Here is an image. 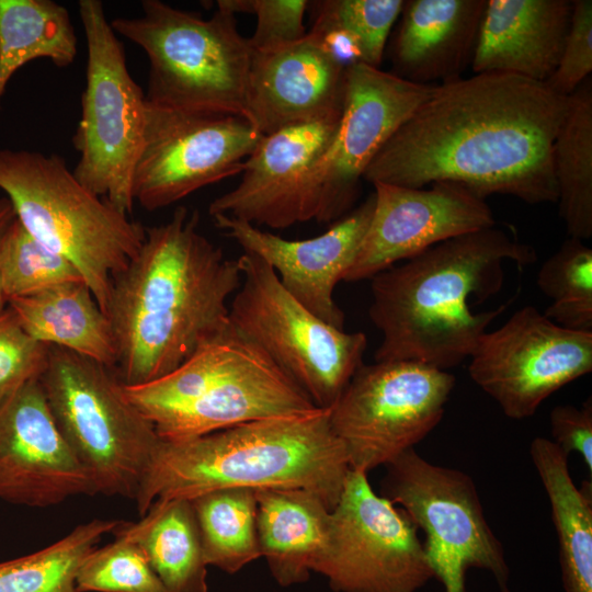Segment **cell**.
Masks as SVG:
<instances>
[{
	"label": "cell",
	"instance_id": "cell-1",
	"mask_svg": "<svg viewBox=\"0 0 592 592\" xmlns=\"http://www.w3.org/2000/svg\"><path fill=\"white\" fill-rule=\"evenodd\" d=\"M569 96L502 72L437 84L398 127L363 180L406 187L457 183L478 197L557 202L554 143Z\"/></svg>",
	"mask_w": 592,
	"mask_h": 592
},
{
	"label": "cell",
	"instance_id": "cell-2",
	"mask_svg": "<svg viewBox=\"0 0 592 592\" xmlns=\"http://www.w3.org/2000/svg\"><path fill=\"white\" fill-rule=\"evenodd\" d=\"M198 220L180 206L146 227L139 251L113 280L106 315L125 386L170 374L229 323L240 266L198 231Z\"/></svg>",
	"mask_w": 592,
	"mask_h": 592
},
{
	"label": "cell",
	"instance_id": "cell-3",
	"mask_svg": "<svg viewBox=\"0 0 592 592\" xmlns=\"http://www.w3.org/2000/svg\"><path fill=\"white\" fill-rule=\"evenodd\" d=\"M536 261L535 250L491 227L440 242L373 276L368 315L382 333L375 362L417 361L447 371L474 352L506 305L476 314L498 293L503 264Z\"/></svg>",
	"mask_w": 592,
	"mask_h": 592
},
{
	"label": "cell",
	"instance_id": "cell-4",
	"mask_svg": "<svg viewBox=\"0 0 592 592\" xmlns=\"http://www.w3.org/2000/svg\"><path fill=\"white\" fill-rule=\"evenodd\" d=\"M351 470L329 410L246 422L206 435L161 440L134 500L139 515L157 500L225 488L304 489L332 510Z\"/></svg>",
	"mask_w": 592,
	"mask_h": 592
},
{
	"label": "cell",
	"instance_id": "cell-5",
	"mask_svg": "<svg viewBox=\"0 0 592 592\" xmlns=\"http://www.w3.org/2000/svg\"><path fill=\"white\" fill-rule=\"evenodd\" d=\"M123 390L163 441L319 409L230 320L170 374Z\"/></svg>",
	"mask_w": 592,
	"mask_h": 592
},
{
	"label": "cell",
	"instance_id": "cell-6",
	"mask_svg": "<svg viewBox=\"0 0 592 592\" xmlns=\"http://www.w3.org/2000/svg\"><path fill=\"white\" fill-rule=\"evenodd\" d=\"M0 190L25 230L73 263L106 315L113 280L139 251L146 227L89 191L55 153L0 150Z\"/></svg>",
	"mask_w": 592,
	"mask_h": 592
},
{
	"label": "cell",
	"instance_id": "cell-7",
	"mask_svg": "<svg viewBox=\"0 0 592 592\" xmlns=\"http://www.w3.org/2000/svg\"><path fill=\"white\" fill-rule=\"evenodd\" d=\"M141 15L116 18V34L149 60L146 101L156 106L247 118L252 58L236 15L217 5L209 19L160 0H143Z\"/></svg>",
	"mask_w": 592,
	"mask_h": 592
},
{
	"label": "cell",
	"instance_id": "cell-8",
	"mask_svg": "<svg viewBox=\"0 0 592 592\" xmlns=\"http://www.w3.org/2000/svg\"><path fill=\"white\" fill-rule=\"evenodd\" d=\"M38 380L57 426L96 492L134 501L161 439L127 399L117 375L91 358L48 345Z\"/></svg>",
	"mask_w": 592,
	"mask_h": 592
},
{
	"label": "cell",
	"instance_id": "cell-9",
	"mask_svg": "<svg viewBox=\"0 0 592 592\" xmlns=\"http://www.w3.org/2000/svg\"><path fill=\"white\" fill-rule=\"evenodd\" d=\"M78 7L88 60L73 135L79 160L72 172L89 191L129 215L136 204L133 180L144 140L146 95L129 73L103 3L80 0Z\"/></svg>",
	"mask_w": 592,
	"mask_h": 592
},
{
	"label": "cell",
	"instance_id": "cell-10",
	"mask_svg": "<svg viewBox=\"0 0 592 592\" xmlns=\"http://www.w3.org/2000/svg\"><path fill=\"white\" fill-rule=\"evenodd\" d=\"M237 260L241 283L229 306L230 322L317 408L331 409L364 364L366 335L346 332L314 315L258 255L243 252Z\"/></svg>",
	"mask_w": 592,
	"mask_h": 592
},
{
	"label": "cell",
	"instance_id": "cell-11",
	"mask_svg": "<svg viewBox=\"0 0 592 592\" xmlns=\"http://www.w3.org/2000/svg\"><path fill=\"white\" fill-rule=\"evenodd\" d=\"M386 468L379 494L423 531L425 554L445 592H467L466 573L471 568L487 570L501 592H511L503 546L469 475L433 464L414 448Z\"/></svg>",
	"mask_w": 592,
	"mask_h": 592
},
{
	"label": "cell",
	"instance_id": "cell-12",
	"mask_svg": "<svg viewBox=\"0 0 592 592\" xmlns=\"http://www.w3.org/2000/svg\"><path fill=\"white\" fill-rule=\"evenodd\" d=\"M454 386L451 373L417 361L363 364L329 409L351 469L368 474L414 448L441 422Z\"/></svg>",
	"mask_w": 592,
	"mask_h": 592
},
{
	"label": "cell",
	"instance_id": "cell-13",
	"mask_svg": "<svg viewBox=\"0 0 592 592\" xmlns=\"http://www.w3.org/2000/svg\"><path fill=\"white\" fill-rule=\"evenodd\" d=\"M314 572L334 592H418L435 578L412 520L352 469Z\"/></svg>",
	"mask_w": 592,
	"mask_h": 592
},
{
	"label": "cell",
	"instance_id": "cell-14",
	"mask_svg": "<svg viewBox=\"0 0 592 592\" xmlns=\"http://www.w3.org/2000/svg\"><path fill=\"white\" fill-rule=\"evenodd\" d=\"M262 134L244 117L192 113L147 102L134 172L135 203L147 210L242 172Z\"/></svg>",
	"mask_w": 592,
	"mask_h": 592
},
{
	"label": "cell",
	"instance_id": "cell-15",
	"mask_svg": "<svg viewBox=\"0 0 592 592\" xmlns=\"http://www.w3.org/2000/svg\"><path fill=\"white\" fill-rule=\"evenodd\" d=\"M473 382L511 419L532 417L550 395L592 371V332L563 328L533 306L486 331L471 353Z\"/></svg>",
	"mask_w": 592,
	"mask_h": 592
},
{
	"label": "cell",
	"instance_id": "cell-16",
	"mask_svg": "<svg viewBox=\"0 0 592 592\" xmlns=\"http://www.w3.org/2000/svg\"><path fill=\"white\" fill-rule=\"evenodd\" d=\"M436 86L362 62L348 66L340 123L314 177L316 221H337L349 212L369 163Z\"/></svg>",
	"mask_w": 592,
	"mask_h": 592
},
{
	"label": "cell",
	"instance_id": "cell-17",
	"mask_svg": "<svg viewBox=\"0 0 592 592\" xmlns=\"http://www.w3.org/2000/svg\"><path fill=\"white\" fill-rule=\"evenodd\" d=\"M425 187L374 183V213L355 261L343 281L357 282L468 232L494 227L486 200L441 181Z\"/></svg>",
	"mask_w": 592,
	"mask_h": 592
},
{
	"label": "cell",
	"instance_id": "cell-18",
	"mask_svg": "<svg viewBox=\"0 0 592 592\" xmlns=\"http://www.w3.org/2000/svg\"><path fill=\"white\" fill-rule=\"evenodd\" d=\"M340 118L263 135L244 160L238 185L209 204L210 217L226 216L272 229L316 219L314 177Z\"/></svg>",
	"mask_w": 592,
	"mask_h": 592
},
{
	"label": "cell",
	"instance_id": "cell-19",
	"mask_svg": "<svg viewBox=\"0 0 592 592\" xmlns=\"http://www.w3.org/2000/svg\"><path fill=\"white\" fill-rule=\"evenodd\" d=\"M96 493L57 426L38 378L0 403V500L47 508Z\"/></svg>",
	"mask_w": 592,
	"mask_h": 592
},
{
	"label": "cell",
	"instance_id": "cell-20",
	"mask_svg": "<svg viewBox=\"0 0 592 592\" xmlns=\"http://www.w3.org/2000/svg\"><path fill=\"white\" fill-rule=\"evenodd\" d=\"M374 193L323 234L304 240H288L262 231L247 221L214 216L213 221L229 238L266 262L284 288L323 321L344 329V314L333 295L353 265L371 224Z\"/></svg>",
	"mask_w": 592,
	"mask_h": 592
},
{
	"label": "cell",
	"instance_id": "cell-21",
	"mask_svg": "<svg viewBox=\"0 0 592 592\" xmlns=\"http://www.w3.org/2000/svg\"><path fill=\"white\" fill-rule=\"evenodd\" d=\"M346 66L309 32L291 45L252 52L247 118L262 134L341 117Z\"/></svg>",
	"mask_w": 592,
	"mask_h": 592
},
{
	"label": "cell",
	"instance_id": "cell-22",
	"mask_svg": "<svg viewBox=\"0 0 592 592\" xmlns=\"http://www.w3.org/2000/svg\"><path fill=\"white\" fill-rule=\"evenodd\" d=\"M572 0H487L474 73L502 72L546 82L570 27Z\"/></svg>",
	"mask_w": 592,
	"mask_h": 592
},
{
	"label": "cell",
	"instance_id": "cell-23",
	"mask_svg": "<svg viewBox=\"0 0 592 592\" xmlns=\"http://www.w3.org/2000/svg\"><path fill=\"white\" fill-rule=\"evenodd\" d=\"M487 0H405L390 54L395 76L417 84L462 78L471 66Z\"/></svg>",
	"mask_w": 592,
	"mask_h": 592
},
{
	"label": "cell",
	"instance_id": "cell-24",
	"mask_svg": "<svg viewBox=\"0 0 592 592\" xmlns=\"http://www.w3.org/2000/svg\"><path fill=\"white\" fill-rule=\"evenodd\" d=\"M255 491L260 553L273 579L283 588L308 581L326 549L331 510L304 489Z\"/></svg>",
	"mask_w": 592,
	"mask_h": 592
},
{
	"label": "cell",
	"instance_id": "cell-25",
	"mask_svg": "<svg viewBox=\"0 0 592 592\" xmlns=\"http://www.w3.org/2000/svg\"><path fill=\"white\" fill-rule=\"evenodd\" d=\"M8 307L36 341L69 350L112 369L116 367L112 323L86 282L64 283L11 298Z\"/></svg>",
	"mask_w": 592,
	"mask_h": 592
},
{
	"label": "cell",
	"instance_id": "cell-26",
	"mask_svg": "<svg viewBox=\"0 0 592 592\" xmlns=\"http://www.w3.org/2000/svg\"><path fill=\"white\" fill-rule=\"evenodd\" d=\"M530 455L550 504L565 592H592L591 480L574 485L569 456L550 439L535 437Z\"/></svg>",
	"mask_w": 592,
	"mask_h": 592
},
{
	"label": "cell",
	"instance_id": "cell-27",
	"mask_svg": "<svg viewBox=\"0 0 592 592\" xmlns=\"http://www.w3.org/2000/svg\"><path fill=\"white\" fill-rule=\"evenodd\" d=\"M113 534L140 547L167 592H208V566L191 500H157L138 521H123Z\"/></svg>",
	"mask_w": 592,
	"mask_h": 592
},
{
	"label": "cell",
	"instance_id": "cell-28",
	"mask_svg": "<svg viewBox=\"0 0 592 592\" xmlns=\"http://www.w3.org/2000/svg\"><path fill=\"white\" fill-rule=\"evenodd\" d=\"M78 39L68 10L52 0H0V103L13 75L46 58L70 66Z\"/></svg>",
	"mask_w": 592,
	"mask_h": 592
},
{
	"label": "cell",
	"instance_id": "cell-29",
	"mask_svg": "<svg viewBox=\"0 0 592 592\" xmlns=\"http://www.w3.org/2000/svg\"><path fill=\"white\" fill-rule=\"evenodd\" d=\"M559 216L569 237L592 236V80L570 95L553 149Z\"/></svg>",
	"mask_w": 592,
	"mask_h": 592
},
{
	"label": "cell",
	"instance_id": "cell-30",
	"mask_svg": "<svg viewBox=\"0 0 592 592\" xmlns=\"http://www.w3.org/2000/svg\"><path fill=\"white\" fill-rule=\"evenodd\" d=\"M191 502L207 566L235 574L261 557L255 490L218 489Z\"/></svg>",
	"mask_w": 592,
	"mask_h": 592
},
{
	"label": "cell",
	"instance_id": "cell-31",
	"mask_svg": "<svg viewBox=\"0 0 592 592\" xmlns=\"http://www.w3.org/2000/svg\"><path fill=\"white\" fill-rule=\"evenodd\" d=\"M122 522L93 519L49 546L0 562V592H77L76 576L81 562Z\"/></svg>",
	"mask_w": 592,
	"mask_h": 592
},
{
	"label": "cell",
	"instance_id": "cell-32",
	"mask_svg": "<svg viewBox=\"0 0 592 592\" xmlns=\"http://www.w3.org/2000/svg\"><path fill=\"white\" fill-rule=\"evenodd\" d=\"M537 285L550 299L543 312L555 323L592 332V249L569 237L540 266Z\"/></svg>",
	"mask_w": 592,
	"mask_h": 592
},
{
	"label": "cell",
	"instance_id": "cell-33",
	"mask_svg": "<svg viewBox=\"0 0 592 592\" xmlns=\"http://www.w3.org/2000/svg\"><path fill=\"white\" fill-rule=\"evenodd\" d=\"M405 0L309 1L314 21L309 31L337 33L355 48L358 62L379 68L386 43Z\"/></svg>",
	"mask_w": 592,
	"mask_h": 592
},
{
	"label": "cell",
	"instance_id": "cell-34",
	"mask_svg": "<svg viewBox=\"0 0 592 592\" xmlns=\"http://www.w3.org/2000/svg\"><path fill=\"white\" fill-rule=\"evenodd\" d=\"M0 263L7 301L59 284L84 282L72 262L36 241L16 216L5 232Z\"/></svg>",
	"mask_w": 592,
	"mask_h": 592
},
{
	"label": "cell",
	"instance_id": "cell-35",
	"mask_svg": "<svg viewBox=\"0 0 592 592\" xmlns=\"http://www.w3.org/2000/svg\"><path fill=\"white\" fill-rule=\"evenodd\" d=\"M114 537L83 559L77 592H167L140 547L119 534Z\"/></svg>",
	"mask_w": 592,
	"mask_h": 592
},
{
	"label": "cell",
	"instance_id": "cell-36",
	"mask_svg": "<svg viewBox=\"0 0 592 592\" xmlns=\"http://www.w3.org/2000/svg\"><path fill=\"white\" fill-rule=\"evenodd\" d=\"M306 0H218L235 15L250 13L257 18L253 35L248 38L252 52H269L294 44L307 35L304 24Z\"/></svg>",
	"mask_w": 592,
	"mask_h": 592
},
{
	"label": "cell",
	"instance_id": "cell-37",
	"mask_svg": "<svg viewBox=\"0 0 592 592\" xmlns=\"http://www.w3.org/2000/svg\"><path fill=\"white\" fill-rule=\"evenodd\" d=\"M48 345L29 335L7 306L0 312V403L30 380L39 378Z\"/></svg>",
	"mask_w": 592,
	"mask_h": 592
},
{
	"label": "cell",
	"instance_id": "cell-38",
	"mask_svg": "<svg viewBox=\"0 0 592 592\" xmlns=\"http://www.w3.org/2000/svg\"><path fill=\"white\" fill-rule=\"evenodd\" d=\"M592 71V1L572 0L570 27L559 62L546 81L556 93L569 96Z\"/></svg>",
	"mask_w": 592,
	"mask_h": 592
},
{
	"label": "cell",
	"instance_id": "cell-39",
	"mask_svg": "<svg viewBox=\"0 0 592 592\" xmlns=\"http://www.w3.org/2000/svg\"><path fill=\"white\" fill-rule=\"evenodd\" d=\"M551 441L568 456L578 453L592 475V400L580 407L559 405L549 413Z\"/></svg>",
	"mask_w": 592,
	"mask_h": 592
},
{
	"label": "cell",
	"instance_id": "cell-40",
	"mask_svg": "<svg viewBox=\"0 0 592 592\" xmlns=\"http://www.w3.org/2000/svg\"><path fill=\"white\" fill-rule=\"evenodd\" d=\"M15 218L14 209L7 197L0 198V260H1V249L5 232ZM8 306L7 298L3 293L2 280H1V263H0V312L3 311Z\"/></svg>",
	"mask_w": 592,
	"mask_h": 592
}]
</instances>
